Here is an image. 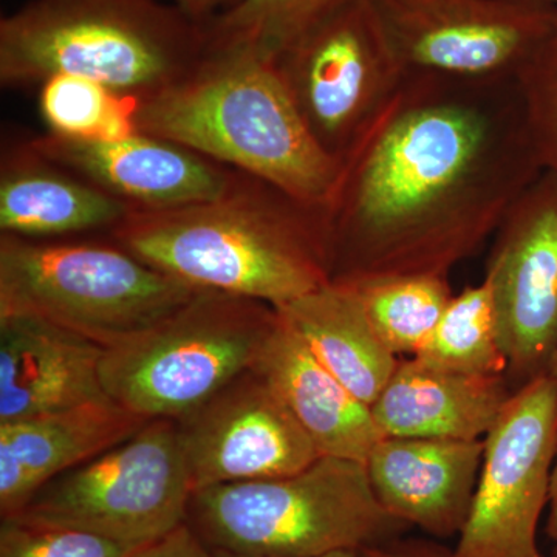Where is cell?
Returning a JSON list of instances; mask_svg holds the SVG:
<instances>
[{
  "label": "cell",
  "mask_w": 557,
  "mask_h": 557,
  "mask_svg": "<svg viewBox=\"0 0 557 557\" xmlns=\"http://www.w3.org/2000/svg\"><path fill=\"white\" fill-rule=\"evenodd\" d=\"M542 174L518 81L408 73L321 209L332 282L448 276Z\"/></svg>",
  "instance_id": "obj_1"
},
{
  "label": "cell",
  "mask_w": 557,
  "mask_h": 557,
  "mask_svg": "<svg viewBox=\"0 0 557 557\" xmlns=\"http://www.w3.org/2000/svg\"><path fill=\"white\" fill-rule=\"evenodd\" d=\"M108 237L189 287L274 309L332 282L321 209L242 172L218 199L132 211Z\"/></svg>",
  "instance_id": "obj_2"
},
{
  "label": "cell",
  "mask_w": 557,
  "mask_h": 557,
  "mask_svg": "<svg viewBox=\"0 0 557 557\" xmlns=\"http://www.w3.org/2000/svg\"><path fill=\"white\" fill-rule=\"evenodd\" d=\"M138 131L171 139L215 163L322 209L341 163L311 137L276 57L244 42H215L196 67L137 101Z\"/></svg>",
  "instance_id": "obj_3"
},
{
  "label": "cell",
  "mask_w": 557,
  "mask_h": 557,
  "mask_svg": "<svg viewBox=\"0 0 557 557\" xmlns=\"http://www.w3.org/2000/svg\"><path fill=\"white\" fill-rule=\"evenodd\" d=\"M207 49V24L160 0H28L0 21V83L75 75L141 101L182 79Z\"/></svg>",
  "instance_id": "obj_4"
},
{
  "label": "cell",
  "mask_w": 557,
  "mask_h": 557,
  "mask_svg": "<svg viewBox=\"0 0 557 557\" xmlns=\"http://www.w3.org/2000/svg\"><path fill=\"white\" fill-rule=\"evenodd\" d=\"M186 523L209 549L255 557L361 552L412 528L380 504L366 463L332 456L284 478L194 491Z\"/></svg>",
  "instance_id": "obj_5"
},
{
  "label": "cell",
  "mask_w": 557,
  "mask_h": 557,
  "mask_svg": "<svg viewBox=\"0 0 557 557\" xmlns=\"http://www.w3.org/2000/svg\"><path fill=\"white\" fill-rule=\"evenodd\" d=\"M200 289L115 242L0 234V318L33 317L110 348L174 313Z\"/></svg>",
  "instance_id": "obj_6"
},
{
  "label": "cell",
  "mask_w": 557,
  "mask_h": 557,
  "mask_svg": "<svg viewBox=\"0 0 557 557\" xmlns=\"http://www.w3.org/2000/svg\"><path fill=\"white\" fill-rule=\"evenodd\" d=\"M277 321L269 304L200 289L152 327L104 348L102 387L135 416L180 420L255 368Z\"/></svg>",
  "instance_id": "obj_7"
},
{
  "label": "cell",
  "mask_w": 557,
  "mask_h": 557,
  "mask_svg": "<svg viewBox=\"0 0 557 557\" xmlns=\"http://www.w3.org/2000/svg\"><path fill=\"white\" fill-rule=\"evenodd\" d=\"M193 494L177 421L156 418L50 480L11 518L145 547L186 523Z\"/></svg>",
  "instance_id": "obj_8"
},
{
  "label": "cell",
  "mask_w": 557,
  "mask_h": 557,
  "mask_svg": "<svg viewBox=\"0 0 557 557\" xmlns=\"http://www.w3.org/2000/svg\"><path fill=\"white\" fill-rule=\"evenodd\" d=\"M276 64L311 137L339 163L408 76L372 0L313 22L278 51Z\"/></svg>",
  "instance_id": "obj_9"
},
{
  "label": "cell",
  "mask_w": 557,
  "mask_h": 557,
  "mask_svg": "<svg viewBox=\"0 0 557 557\" xmlns=\"http://www.w3.org/2000/svg\"><path fill=\"white\" fill-rule=\"evenodd\" d=\"M557 446V383L516 388L485 437L482 468L450 557H548L537 528L548 508Z\"/></svg>",
  "instance_id": "obj_10"
},
{
  "label": "cell",
  "mask_w": 557,
  "mask_h": 557,
  "mask_svg": "<svg viewBox=\"0 0 557 557\" xmlns=\"http://www.w3.org/2000/svg\"><path fill=\"white\" fill-rule=\"evenodd\" d=\"M406 73L518 79L557 25L544 0H372Z\"/></svg>",
  "instance_id": "obj_11"
},
{
  "label": "cell",
  "mask_w": 557,
  "mask_h": 557,
  "mask_svg": "<svg viewBox=\"0 0 557 557\" xmlns=\"http://www.w3.org/2000/svg\"><path fill=\"white\" fill-rule=\"evenodd\" d=\"M483 281L512 391L548 375L557 351V175L544 172L509 209Z\"/></svg>",
  "instance_id": "obj_12"
},
{
  "label": "cell",
  "mask_w": 557,
  "mask_h": 557,
  "mask_svg": "<svg viewBox=\"0 0 557 557\" xmlns=\"http://www.w3.org/2000/svg\"><path fill=\"white\" fill-rule=\"evenodd\" d=\"M175 421L194 491L284 478L321 457L284 399L256 369Z\"/></svg>",
  "instance_id": "obj_13"
},
{
  "label": "cell",
  "mask_w": 557,
  "mask_h": 557,
  "mask_svg": "<svg viewBox=\"0 0 557 557\" xmlns=\"http://www.w3.org/2000/svg\"><path fill=\"white\" fill-rule=\"evenodd\" d=\"M28 145L135 211H161L218 199L239 175L196 150L141 131L120 139H72L47 132Z\"/></svg>",
  "instance_id": "obj_14"
},
{
  "label": "cell",
  "mask_w": 557,
  "mask_h": 557,
  "mask_svg": "<svg viewBox=\"0 0 557 557\" xmlns=\"http://www.w3.org/2000/svg\"><path fill=\"white\" fill-rule=\"evenodd\" d=\"M483 440L383 437L366 469L386 511L437 539L467 523L482 468Z\"/></svg>",
  "instance_id": "obj_15"
},
{
  "label": "cell",
  "mask_w": 557,
  "mask_h": 557,
  "mask_svg": "<svg viewBox=\"0 0 557 557\" xmlns=\"http://www.w3.org/2000/svg\"><path fill=\"white\" fill-rule=\"evenodd\" d=\"M104 347L33 317L0 318V424L109 398Z\"/></svg>",
  "instance_id": "obj_16"
},
{
  "label": "cell",
  "mask_w": 557,
  "mask_h": 557,
  "mask_svg": "<svg viewBox=\"0 0 557 557\" xmlns=\"http://www.w3.org/2000/svg\"><path fill=\"white\" fill-rule=\"evenodd\" d=\"M148 421L102 398L0 424V516L17 515L50 480L132 437Z\"/></svg>",
  "instance_id": "obj_17"
},
{
  "label": "cell",
  "mask_w": 557,
  "mask_h": 557,
  "mask_svg": "<svg viewBox=\"0 0 557 557\" xmlns=\"http://www.w3.org/2000/svg\"><path fill=\"white\" fill-rule=\"evenodd\" d=\"M505 375H469L417 357L397 370L370 406L384 437L483 440L511 398Z\"/></svg>",
  "instance_id": "obj_18"
},
{
  "label": "cell",
  "mask_w": 557,
  "mask_h": 557,
  "mask_svg": "<svg viewBox=\"0 0 557 557\" xmlns=\"http://www.w3.org/2000/svg\"><path fill=\"white\" fill-rule=\"evenodd\" d=\"M134 208L40 156L28 145L5 150L0 166V230L25 239L108 234Z\"/></svg>",
  "instance_id": "obj_19"
},
{
  "label": "cell",
  "mask_w": 557,
  "mask_h": 557,
  "mask_svg": "<svg viewBox=\"0 0 557 557\" xmlns=\"http://www.w3.org/2000/svg\"><path fill=\"white\" fill-rule=\"evenodd\" d=\"M252 369L284 399L321 456L366 463L384 437L370 406L314 358L281 314Z\"/></svg>",
  "instance_id": "obj_20"
},
{
  "label": "cell",
  "mask_w": 557,
  "mask_h": 557,
  "mask_svg": "<svg viewBox=\"0 0 557 557\" xmlns=\"http://www.w3.org/2000/svg\"><path fill=\"white\" fill-rule=\"evenodd\" d=\"M276 310L314 358L355 397L368 406L376 401L399 358L376 335L350 285L329 282Z\"/></svg>",
  "instance_id": "obj_21"
},
{
  "label": "cell",
  "mask_w": 557,
  "mask_h": 557,
  "mask_svg": "<svg viewBox=\"0 0 557 557\" xmlns=\"http://www.w3.org/2000/svg\"><path fill=\"white\" fill-rule=\"evenodd\" d=\"M341 284V282H339ZM370 324L392 354L416 357L448 309V276L408 274L351 282Z\"/></svg>",
  "instance_id": "obj_22"
},
{
  "label": "cell",
  "mask_w": 557,
  "mask_h": 557,
  "mask_svg": "<svg viewBox=\"0 0 557 557\" xmlns=\"http://www.w3.org/2000/svg\"><path fill=\"white\" fill-rule=\"evenodd\" d=\"M416 357L454 372L507 376L508 359L498 339L496 310L485 281L450 299L431 339Z\"/></svg>",
  "instance_id": "obj_23"
},
{
  "label": "cell",
  "mask_w": 557,
  "mask_h": 557,
  "mask_svg": "<svg viewBox=\"0 0 557 557\" xmlns=\"http://www.w3.org/2000/svg\"><path fill=\"white\" fill-rule=\"evenodd\" d=\"M137 100L97 81L57 75L39 86V110L50 134L72 139H120L138 132Z\"/></svg>",
  "instance_id": "obj_24"
},
{
  "label": "cell",
  "mask_w": 557,
  "mask_h": 557,
  "mask_svg": "<svg viewBox=\"0 0 557 557\" xmlns=\"http://www.w3.org/2000/svg\"><path fill=\"white\" fill-rule=\"evenodd\" d=\"M354 0H237L207 24L208 39L244 42L271 57L330 11Z\"/></svg>",
  "instance_id": "obj_25"
},
{
  "label": "cell",
  "mask_w": 557,
  "mask_h": 557,
  "mask_svg": "<svg viewBox=\"0 0 557 557\" xmlns=\"http://www.w3.org/2000/svg\"><path fill=\"white\" fill-rule=\"evenodd\" d=\"M516 81L542 170L557 175V25Z\"/></svg>",
  "instance_id": "obj_26"
},
{
  "label": "cell",
  "mask_w": 557,
  "mask_h": 557,
  "mask_svg": "<svg viewBox=\"0 0 557 557\" xmlns=\"http://www.w3.org/2000/svg\"><path fill=\"white\" fill-rule=\"evenodd\" d=\"M139 548L73 528L0 520V557H131Z\"/></svg>",
  "instance_id": "obj_27"
},
{
  "label": "cell",
  "mask_w": 557,
  "mask_h": 557,
  "mask_svg": "<svg viewBox=\"0 0 557 557\" xmlns=\"http://www.w3.org/2000/svg\"><path fill=\"white\" fill-rule=\"evenodd\" d=\"M131 557H212V553L188 523H183L168 536L137 549Z\"/></svg>",
  "instance_id": "obj_28"
},
{
  "label": "cell",
  "mask_w": 557,
  "mask_h": 557,
  "mask_svg": "<svg viewBox=\"0 0 557 557\" xmlns=\"http://www.w3.org/2000/svg\"><path fill=\"white\" fill-rule=\"evenodd\" d=\"M359 557H450V552L431 542L403 541L399 537L387 544L361 549Z\"/></svg>",
  "instance_id": "obj_29"
},
{
  "label": "cell",
  "mask_w": 557,
  "mask_h": 557,
  "mask_svg": "<svg viewBox=\"0 0 557 557\" xmlns=\"http://www.w3.org/2000/svg\"><path fill=\"white\" fill-rule=\"evenodd\" d=\"M237 0H172L183 13L199 22L211 21L212 17L233 7Z\"/></svg>",
  "instance_id": "obj_30"
},
{
  "label": "cell",
  "mask_w": 557,
  "mask_h": 557,
  "mask_svg": "<svg viewBox=\"0 0 557 557\" xmlns=\"http://www.w3.org/2000/svg\"><path fill=\"white\" fill-rule=\"evenodd\" d=\"M547 523H545V533L557 544V446L555 465H553L552 487H549Z\"/></svg>",
  "instance_id": "obj_31"
},
{
  "label": "cell",
  "mask_w": 557,
  "mask_h": 557,
  "mask_svg": "<svg viewBox=\"0 0 557 557\" xmlns=\"http://www.w3.org/2000/svg\"><path fill=\"white\" fill-rule=\"evenodd\" d=\"M212 557H255V556H242L234 555V553L219 552V549H211ZM317 557H359V552H351V549H343V552H333L329 555H322Z\"/></svg>",
  "instance_id": "obj_32"
},
{
  "label": "cell",
  "mask_w": 557,
  "mask_h": 557,
  "mask_svg": "<svg viewBox=\"0 0 557 557\" xmlns=\"http://www.w3.org/2000/svg\"><path fill=\"white\" fill-rule=\"evenodd\" d=\"M548 375L552 376L553 380L557 383V351L555 355V359H553L552 368H549Z\"/></svg>",
  "instance_id": "obj_33"
},
{
  "label": "cell",
  "mask_w": 557,
  "mask_h": 557,
  "mask_svg": "<svg viewBox=\"0 0 557 557\" xmlns=\"http://www.w3.org/2000/svg\"><path fill=\"white\" fill-rule=\"evenodd\" d=\"M548 557H557V544H556L555 549H553L552 555H549Z\"/></svg>",
  "instance_id": "obj_34"
},
{
  "label": "cell",
  "mask_w": 557,
  "mask_h": 557,
  "mask_svg": "<svg viewBox=\"0 0 557 557\" xmlns=\"http://www.w3.org/2000/svg\"><path fill=\"white\" fill-rule=\"evenodd\" d=\"M544 2L553 3V5H557V0H544Z\"/></svg>",
  "instance_id": "obj_35"
}]
</instances>
